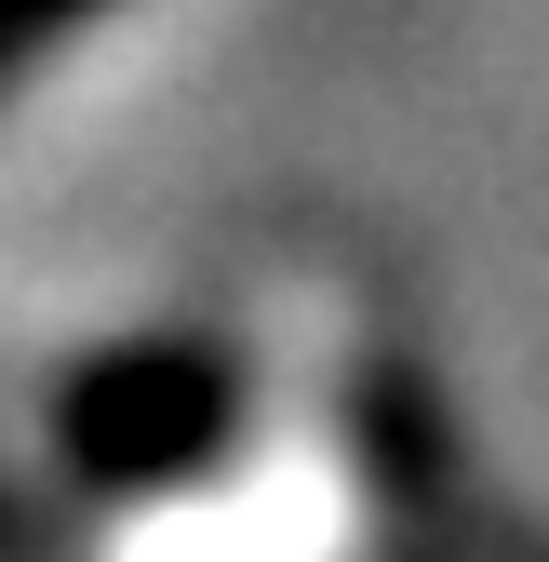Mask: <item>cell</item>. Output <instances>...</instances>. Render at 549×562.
Returning <instances> with one entry per match:
<instances>
[{
    "instance_id": "6da1fadb",
    "label": "cell",
    "mask_w": 549,
    "mask_h": 562,
    "mask_svg": "<svg viewBox=\"0 0 549 562\" xmlns=\"http://www.w3.org/2000/svg\"><path fill=\"white\" fill-rule=\"evenodd\" d=\"M255 415V375L228 335H121V348H81V362L54 375V469L81 482V496L134 509V496H188V482H215L228 442Z\"/></svg>"
},
{
    "instance_id": "7a4b0ae2",
    "label": "cell",
    "mask_w": 549,
    "mask_h": 562,
    "mask_svg": "<svg viewBox=\"0 0 549 562\" xmlns=\"http://www.w3.org/2000/svg\"><path fill=\"white\" fill-rule=\"evenodd\" d=\"M94 14H108V0H0V94H14L27 54H54L67 27H94Z\"/></svg>"
},
{
    "instance_id": "3957f363",
    "label": "cell",
    "mask_w": 549,
    "mask_h": 562,
    "mask_svg": "<svg viewBox=\"0 0 549 562\" xmlns=\"http://www.w3.org/2000/svg\"><path fill=\"white\" fill-rule=\"evenodd\" d=\"M0 549H14V509H0Z\"/></svg>"
}]
</instances>
